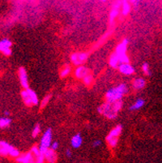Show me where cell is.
<instances>
[{
    "label": "cell",
    "instance_id": "21",
    "mask_svg": "<svg viewBox=\"0 0 162 163\" xmlns=\"http://www.w3.org/2000/svg\"><path fill=\"white\" fill-rule=\"evenodd\" d=\"M71 72V67L69 64H65L60 71V77L65 78L68 76Z\"/></svg>",
    "mask_w": 162,
    "mask_h": 163
},
{
    "label": "cell",
    "instance_id": "14",
    "mask_svg": "<svg viewBox=\"0 0 162 163\" xmlns=\"http://www.w3.org/2000/svg\"><path fill=\"white\" fill-rule=\"evenodd\" d=\"M83 144V138L80 133H77L73 136L71 140V144L74 149H78Z\"/></svg>",
    "mask_w": 162,
    "mask_h": 163
},
{
    "label": "cell",
    "instance_id": "24",
    "mask_svg": "<svg viewBox=\"0 0 162 163\" xmlns=\"http://www.w3.org/2000/svg\"><path fill=\"white\" fill-rule=\"evenodd\" d=\"M106 141L111 148H115L117 145V143H118V137H112V136L107 135L106 136Z\"/></svg>",
    "mask_w": 162,
    "mask_h": 163
},
{
    "label": "cell",
    "instance_id": "15",
    "mask_svg": "<svg viewBox=\"0 0 162 163\" xmlns=\"http://www.w3.org/2000/svg\"><path fill=\"white\" fill-rule=\"evenodd\" d=\"M146 85V81L143 78H136L133 80L132 83V87L135 90H140L143 89Z\"/></svg>",
    "mask_w": 162,
    "mask_h": 163
},
{
    "label": "cell",
    "instance_id": "31",
    "mask_svg": "<svg viewBox=\"0 0 162 163\" xmlns=\"http://www.w3.org/2000/svg\"><path fill=\"white\" fill-rule=\"evenodd\" d=\"M31 152L32 153V154L35 156V157H37L38 155L41 154V151H40V149H39V147L33 146L32 149H31Z\"/></svg>",
    "mask_w": 162,
    "mask_h": 163
},
{
    "label": "cell",
    "instance_id": "4",
    "mask_svg": "<svg viewBox=\"0 0 162 163\" xmlns=\"http://www.w3.org/2000/svg\"><path fill=\"white\" fill-rule=\"evenodd\" d=\"M51 144H52V130H51V128H48L43 133V135L41 136V144L39 147L41 153L44 154L46 150L50 148Z\"/></svg>",
    "mask_w": 162,
    "mask_h": 163
},
{
    "label": "cell",
    "instance_id": "27",
    "mask_svg": "<svg viewBox=\"0 0 162 163\" xmlns=\"http://www.w3.org/2000/svg\"><path fill=\"white\" fill-rule=\"evenodd\" d=\"M50 99H51V94H47V95H46V96L41 100V102L40 103L41 109H43V108H45V106H47L48 103L49 102V101H50Z\"/></svg>",
    "mask_w": 162,
    "mask_h": 163
},
{
    "label": "cell",
    "instance_id": "34",
    "mask_svg": "<svg viewBox=\"0 0 162 163\" xmlns=\"http://www.w3.org/2000/svg\"><path fill=\"white\" fill-rule=\"evenodd\" d=\"M101 141L100 140H96L95 141H93V147L94 148H97V147L101 146Z\"/></svg>",
    "mask_w": 162,
    "mask_h": 163
},
{
    "label": "cell",
    "instance_id": "30",
    "mask_svg": "<svg viewBox=\"0 0 162 163\" xmlns=\"http://www.w3.org/2000/svg\"><path fill=\"white\" fill-rule=\"evenodd\" d=\"M20 155V151L14 148V149H13L12 151H11V153H10L9 156H11L12 157H15V158H16V157H19Z\"/></svg>",
    "mask_w": 162,
    "mask_h": 163
},
{
    "label": "cell",
    "instance_id": "19",
    "mask_svg": "<svg viewBox=\"0 0 162 163\" xmlns=\"http://www.w3.org/2000/svg\"><path fill=\"white\" fill-rule=\"evenodd\" d=\"M130 9H131V7H130L129 1L128 0H122L121 7L122 14L123 16H127L130 12Z\"/></svg>",
    "mask_w": 162,
    "mask_h": 163
},
{
    "label": "cell",
    "instance_id": "32",
    "mask_svg": "<svg viewBox=\"0 0 162 163\" xmlns=\"http://www.w3.org/2000/svg\"><path fill=\"white\" fill-rule=\"evenodd\" d=\"M45 156L42 153H41L40 155L36 157V163H45Z\"/></svg>",
    "mask_w": 162,
    "mask_h": 163
},
{
    "label": "cell",
    "instance_id": "2",
    "mask_svg": "<svg viewBox=\"0 0 162 163\" xmlns=\"http://www.w3.org/2000/svg\"><path fill=\"white\" fill-rule=\"evenodd\" d=\"M97 111L99 114H102L105 118L110 119V120L117 118V114H118L113 109V104L111 102H107V101L104 102L103 104H101V106L97 108Z\"/></svg>",
    "mask_w": 162,
    "mask_h": 163
},
{
    "label": "cell",
    "instance_id": "22",
    "mask_svg": "<svg viewBox=\"0 0 162 163\" xmlns=\"http://www.w3.org/2000/svg\"><path fill=\"white\" fill-rule=\"evenodd\" d=\"M12 119L9 118L7 116L0 118V128H6L11 125Z\"/></svg>",
    "mask_w": 162,
    "mask_h": 163
},
{
    "label": "cell",
    "instance_id": "35",
    "mask_svg": "<svg viewBox=\"0 0 162 163\" xmlns=\"http://www.w3.org/2000/svg\"><path fill=\"white\" fill-rule=\"evenodd\" d=\"M66 155H67V157H71L72 156V153H71V149H67L66 150Z\"/></svg>",
    "mask_w": 162,
    "mask_h": 163
},
{
    "label": "cell",
    "instance_id": "6",
    "mask_svg": "<svg viewBox=\"0 0 162 163\" xmlns=\"http://www.w3.org/2000/svg\"><path fill=\"white\" fill-rule=\"evenodd\" d=\"M122 1H121V0H116V1L113 2L112 9L109 12V23L110 24H112L114 21V19L118 16L119 10L121 9L122 7Z\"/></svg>",
    "mask_w": 162,
    "mask_h": 163
},
{
    "label": "cell",
    "instance_id": "18",
    "mask_svg": "<svg viewBox=\"0 0 162 163\" xmlns=\"http://www.w3.org/2000/svg\"><path fill=\"white\" fill-rule=\"evenodd\" d=\"M109 63L110 67H112L113 68H117L118 65L120 64V61H119V58L117 56V54L115 52H113L111 56L109 58Z\"/></svg>",
    "mask_w": 162,
    "mask_h": 163
},
{
    "label": "cell",
    "instance_id": "23",
    "mask_svg": "<svg viewBox=\"0 0 162 163\" xmlns=\"http://www.w3.org/2000/svg\"><path fill=\"white\" fill-rule=\"evenodd\" d=\"M28 89V94H29V96H30V98L32 99V104H33V106H36V105H38V103H39V99H38V97H37V95L33 91L32 89H30L29 88L27 89Z\"/></svg>",
    "mask_w": 162,
    "mask_h": 163
},
{
    "label": "cell",
    "instance_id": "33",
    "mask_svg": "<svg viewBox=\"0 0 162 163\" xmlns=\"http://www.w3.org/2000/svg\"><path fill=\"white\" fill-rule=\"evenodd\" d=\"M58 146H59V144H58V141H54V142H53L51 144V145H50V149H52L53 150L56 151L58 149Z\"/></svg>",
    "mask_w": 162,
    "mask_h": 163
},
{
    "label": "cell",
    "instance_id": "20",
    "mask_svg": "<svg viewBox=\"0 0 162 163\" xmlns=\"http://www.w3.org/2000/svg\"><path fill=\"white\" fill-rule=\"evenodd\" d=\"M122 131V125L118 124V125H117L114 128H113L112 130L109 131L108 135L109 136H112V137H118L121 135Z\"/></svg>",
    "mask_w": 162,
    "mask_h": 163
},
{
    "label": "cell",
    "instance_id": "8",
    "mask_svg": "<svg viewBox=\"0 0 162 163\" xmlns=\"http://www.w3.org/2000/svg\"><path fill=\"white\" fill-rule=\"evenodd\" d=\"M18 75H19V79H20L21 86L24 88V89H28L29 88V85H28V74H27V72H26V70H25L24 67H21L19 68Z\"/></svg>",
    "mask_w": 162,
    "mask_h": 163
},
{
    "label": "cell",
    "instance_id": "17",
    "mask_svg": "<svg viewBox=\"0 0 162 163\" xmlns=\"http://www.w3.org/2000/svg\"><path fill=\"white\" fill-rule=\"evenodd\" d=\"M21 98H22V100L24 103L27 106H33L32 102V99L30 98L29 94H28V89H24L21 92Z\"/></svg>",
    "mask_w": 162,
    "mask_h": 163
},
{
    "label": "cell",
    "instance_id": "38",
    "mask_svg": "<svg viewBox=\"0 0 162 163\" xmlns=\"http://www.w3.org/2000/svg\"><path fill=\"white\" fill-rule=\"evenodd\" d=\"M101 2H105V1H106V0H101Z\"/></svg>",
    "mask_w": 162,
    "mask_h": 163
},
{
    "label": "cell",
    "instance_id": "13",
    "mask_svg": "<svg viewBox=\"0 0 162 163\" xmlns=\"http://www.w3.org/2000/svg\"><path fill=\"white\" fill-rule=\"evenodd\" d=\"M44 156L45 159L47 162V163H56L57 158H58L56 151L53 150L52 149L49 148L45 153Z\"/></svg>",
    "mask_w": 162,
    "mask_h": 163
},
{
    "label": "cell",
    "instance_id": "28",
    "mask_svg": "<svg viewBox=\"0 0 162 163\" xmlns=\"http://www.w3.org/2000/svg\"><path fill=\"white\" fill-rule=\"evenodd\" d=\"M142 70H143V73L147 75V76H151V70H150V67H149V64L148 63H143V65H142Z\"/></svg>",
    "mask_w": 162,
    "mask_h": 163
},
{
    "label": "cell",
    "instance_id": "9",
    "mask_svg": "<svg viewBox=\"0 0 162 163\" xmlns=\"http://www.w3.org/2000/svg\"><path fill=\"white\" fill-rule=\"evenodd\" d=\"M12 45V41L9 39L5 38V39L1 40L0 41V51L7 56L11 55L12 54V50H11Z\"/></svg>",
    "mask_w": 162,
    "mask_h": 163
},
{
    "label": "cell",
    "instance_id": "25",
    "mask_svg": "<svg viewBox=\"0 0 162 163\" xmlns=\"http://www.w3.org/2000/svg\"><path fill=\"white\" fill-rule=\"evenodd\" d=\"M82 80H83V83L85 85L89 87V86H91L93 85V81H94V79H93V75L91 73H89L86 76H84V77L83 78Z\"/></svg>",
    "mask_w": 162,
    "mask_h": 163
},
{
    "label": "cell",
    "instance_id": "1",
    "mask_svg": "<svg viewBox=\"0 0 162 163\" xmlns=\"http://www.w3.org/2000/svg\"><path fill=\"white\" fill-rule=\"evenodd\" d=\"M128 92V88L126 84H120L113 88L109 89L105 94V100L107 102H113L122 99L123 96Z\"/></svg>",
    "mask_w": 162,
    "mask_h": 163
},
{
    "label": "cell",
    "instance_id": "7",
    "mask_svg": "<svg viewBox=\"0 0 162 163\" xmlns=\"http://www.w3.org/2000/svg\"><path fill=\"white\" fill-rule=\"evenodd\" d=\"M16 162L18 163H36V157L30 151L24 154H20L16 157Z\"/></svg>",
    "mask_w": 162,
    "mask_h": 163
},
{
    "label": "cell",
    "instance_id": "26",
    "mask_svg": "<svg viewBox=\"0 0 162 163\" xmlns=\"http://www.w3.org/2000/svg\"><path fill=\"white\" fill-rule=\"evenodd\" d=\"M113 104V107L114 110L116 111V112H119L120 110H122V106H123V102H122V100L120 99V100H117L116 102H114L112 103Z\"/></svg>",
    "mask_w": 162,
    "mask_h": 163
},
{
    "label": "cell",
    "instance_id": "11",
    "mask_svg": "<svg viewBox=\"0 0 162 163\" xmlns=\"http://www.w3.org/2000/svg\"><path fill=\"white\" fill-rule=\"evenodd\" d=\"M89 73H90V71H89V68L86 67L84 65L78 66L76 68V70H75V72H74L75 76L77 79H80V80H82L83 78L86 76Z\"/></svg>",
    "mask_w": 162,
    "mask_h": 163
},
{
    "label": "cell",
    "instance_id": "16",
    "mask_svg": "<svg viewBox=\"0 0 162 163\" xmlns=\"http://www.w3.org/2000/svg\"><path fill=\"white\" fill-rule=\"evenodd\" d=\"M144 104H145V101H144V99H143V98H138L137 100L134 102L131 106H130L129 109H130V110H131V111L140 110L142 107L144 106Z\"/></svg>",
    "mask_w": 162,
    "mask_h": 163
},
{
    "label": "cell",
    "instance_id": "10",
    "mask_svg": "<svg viewBox=\"0 0 162 163\" xmlns=\"http://www.w3.org/2000/svg\"><path fill=\"white\" fill-rule=\"evenodd\" d=\"M118 71L119 72L125 76H130L135 72V68H134L129 63H120L118 67Z\"/></svg>",
    "mask_w": 162,
    "mask_h": 163
},
{
    "label": "cell",
    "instance_id": "12",
    "mask_svg": "<svg viewBox=\"0 0 162 163\" xmlns=\"http://www.w3.org/2000/svg\"><path fill=\"white\" fill-rule=\"evenodd\" d=\"M13 149H14V147L12 146L8 142L3 141V140H0V155L1 156H8L10 154L11 151Z\"/></svg>",
    "mask_w": 162,
    "mask_h": 163
},
{
    "label": "cell",
    "instance_id": "37",
    "mask_svg": "<svg viewBox=\"0 0 162 163\" xmlns=\"http://www.w3.org/2000/svg\"><path fill=\"white\" fill-rule=\"evenodd\" d=\"M9 114H10V112H9V111H8V110H5V111H4V115H5V116L8 117Z\"/></svg>",
    "mask_w": 162,
    "mask_h": 163
},
{
    "label": "cell",
    "instance_id": "5",
    "mask_svg": "<svg viewBox=\"0 0 162 163\" xmlns=\"http://www.w3.org/2000/svg\"><path fill=\"white\" fill-rule=\"evenodd\" d=\"M88 59V54L84 52H76L71 55V62L75 66L83 65Z\"/></svg>",
    "mask_w": 162,
    "mask_h": 163
},
{
    "label": "cell",
    "instance_id": "29",
    "mask_svg": "<svg viewBox=\"0 0 162 163\" xmlns=\"http://www.w3.org/2000/svg\"><path fill=\"white\" fill-rule=\"evenodd\" d=\"M41 133V126L39 123H36L35 127H34V128H33V130L32 131V137H36L38 135Z\"/></svg>",
    "mask_w": 162,
    "mask_h": 163
},
{
    "label": "cell",
    "instance_id": "36",
    "mask_svg": "<svg viewBox=\"0 0 162 163\" xmlns=\"http://www.w3.org/2000/svg\"><path fill=\"white\" fill-rule=\"evenodd\" d=\"M128 1L135 5H137L138 3H139V0H128Z\"/></svg>",
    "mask_w": 162,
    "mask_h": 163
},
{
    "label": "cell",
    "instance_id": "3",
    "mask_svg": "<svg viewBox=\"0 0 162 163\" xmlns=\"http://www.w3.org/2000/svg\"><path fill=\"white\" fill-rule=\"evenodd\" d=\"M128 43H129L128 39L125 38L117 45V47L115 49L114 52L117 54V56L119 58L120 63H128L130 62L129 58L126 55V50H127Z\"/></svg>",
    "mask_w": 162,
    "mask_h": 163
}]
</instances>
